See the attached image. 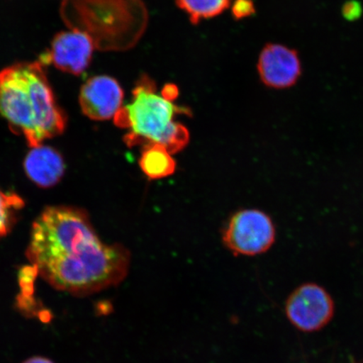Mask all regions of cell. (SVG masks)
I'll list each match as a JSON object with an SVG mask.
<instances>
[{
  "instance_id": "1",
  "label": "cell",
  "mask_w": 363,
  "mask_h": 363,
  "mask_svg": "<svg viewBox=\"0 0 363 363\" xmlns=\"http://www.w3.org/2000/svg\"><path fill=\"white\" fill-rule=\"evenodd\" d=\"M26 255L36 275L79 296L120 284L131 259L122 245L99 239L87 213L69 206L45 208L34 222Z\"/></svg>"
},
{
  "instance_id": "2",
  "label": "cell",
  "mask_w": 363,
  "mask_h": 363,
  "mask_svg": "<svg viewBox=\"0 0 363 363\" xmlns=\"http://www.w3.org/2000/svg\"><path fill=\"white\" fill-rule=\"evenodd\" d=\"M0 115L30 147L62 133L67 117L43 62H17L0 71Z\"/></svg>"
},
{
  "instance_id": "3",
  "label": "cell",
  "mask_w": 363,
  "mask_h": 363,
  "mask_svg": "<svg viewBox=\"0 0 363 363\" xmlns=\"http://www.w3.org/2000/svg\"><path fill=\"white\" fill-rule=\"evenodd\" d=\"M181 107L157 93L155 82L143 75L133 91V102L122 107L113 120L117 126L129 129L127 146L160 144L171 154L181 151L189 140V130L175 117L189 115Z\"/></svg>"
},
{
  "instance_id": "4",
  "label": "cell",
  "mask_w": 363,
  "mask_h": 363,
  "mask_svg": "<svg viewBox=\"0 0 363 363\" xmlns=\"http://www.w3.org/2000/svg\"><path fill=\"white\" fill-rule=\"evenodd\" d=\"M335 301L328 290L315 283L299 285L285 303V314L290 323L303 333L324 329L335 315Z\"/></svg>"
},
{
  "instance_id": "5",
  "label": "cell",
  "mask_w": 363,
  "mask_h": 363,
  "mask_svg": "<svg viewBox=\"0 0 363 363\" xmlns=\"http://www.w3.org/2000/svg\"><path fill=\"white\" fill-rule=\"evenodd\" d=\"M274 242L275 227L271 218L257 210L238 212L223 234L226 247L237 255H259L269 251Z\"/></svg>"
},
{
  "instance_id": "6",
  "label": "cell",
  "mask_w": 363,
  "mask_h": 363,
  "mask_svg": "<svg viewBox=\"0 0 363 363\" xmlns=\"http://www.w3.org/2000/svg\"><path fill=\"white\" fill-rule=\"evenodd\" d=\"M95 48L88 34L70 29L55 35L44 61L67 74L79 76L89 67Z\"/></svg>"
},
{
  "instance_id": "7",
  "label": "cell",
  "mask_w": 363,
  "mask_h": 363,
  "mask_svg": "<svg viewBox=\"0 0 363 363\" xmlns=\"http://www.w3.org/2000/svg\"><path fill=\"white\" fill-rule=\"evenodd\" d=\"M257 71L267 87L288 89L301 78V58L296 50L282 44L269 43L263 48L258 58Z\"/></svg>"
},
{
  "instance_id": "8",
  "label": "cell",
  "mask_w": 363,
  "mask_h": 363,
  "mask_svg": "<svg viewBox=\"0 0 363 363\" xmlns=\"http://www.w3.org/2000/svg\"><path fill=\"white\" fill-rule=\"evenodd\" d=\"M124 90L112 77H92L82 86L79 94L81 110L89 119L111 120L122 108Z\"/></svg>"
},
{
  "instance_id": "9",
  "label": "cell",
  "mask_w": 363,
  "mask_h": 363,
  "mask_svg": "<svg viewBox=\"0 0 363 363\" xmlns=\"http://www.w3.org/2000/svg\"><path fill=\"white\" fill-rule=\"evenodd\" d=\"M26 175L40 188L53 187L62 178L65 163L57 150L40 145L33 147L24 162Z\"/></svg>"
},
{
  "instance_id": "10",
  "label": "cell",
  "mask_w": 363,
  "mask_h": 363,
  "mask_svg": "<svg viewBox=\"0 0 363 363\" xmlns=\"http://www.w3.org/2000/svg\"><path fill=\"white\" fill-rule=\"evenodd\" d=\"M140 169L149 179H161L174 174L176 162L172 154L160 144L145 146L139 160Z\"/></svg>"
},
{
  "instance_id": "11",
  "label": "cell",
  "mask_w": 363,
  "mask_h": 363,
  "mask_svg": "<svg viewBox=\"0 0 363 363\" xmlns=\"http://www.w3.org/2000/svg\"><path fill=\"white\" fill-rule=\"evenodd\" d=\"M176 4L197 25L202 19L220 15L230 6L231 0H176Z\"/></svg>"
},
{
  "instance_id": "12",
  "label": "cell",
  "mask_w": 363,
  "mask_h": 363,
  "mask_svg": "<svg viewBox=\"0 0 363 363\" xmlns=\"http://www.w3.org/2000/svg\"><path fill=\"white\" fill-rule=\"evenodd\" d=\"M24 204L19 195L6 193L0 189V239L10 233L17 213L24 207Z\"/></svg>"
},
{
  "instance_id": "13",
  "label": "cell",
  "mask_w": 363,
  "mask_h": 363,
  "mask_svg": "<svg viewBox=\"0 0 363 363\" xmlns=\"http://www.w3.org/2000/svg\"><path fill=\"white\" fill-rule=\"evenodd\" d=\"M231 11L235 20H242L256 13L255 4L252 0H235Z\"/></svg>"
},
{
  "instance_id": "14",
  "label": "cell",
  "mask_w": 363,
  "mask_h": 363,
  "mask_svg": "<svg viewBox=\"0 0 363 363\" xmlns=\"http://www.w3.org/2000/svg\"><path fill=\"white\" fill-rule=\"evenodd\" d=\"M362 13V4L357 0H349L344 4L342 16L345 19L350 21L359 19Z\"/></svg>"
},
{
  "instance_id": "15",
  "label": "cell",
  "mask_w": 363,
  "mask_h": 363,
  "mask_svg": "<svg viewBox=\"0 0 363 363\" xmlns=\"http://www.w3.org/2000/svg\"><path fill=\"white\" fill-rule=\"evenodd\" d=\"M163 97L169 99L170 101H174V99L178 97L179 89L174 84H167L164 88L162 89V94Z\"/></svg>"
},
{
  "instance_id": "16",
  "label": "cell",
  "mask_w": 363,
  "mask_h": 363,
  "mask_svg": "<svg viewBox=\"0 0 363 363\" xmlns=\"http://www.w3.org/2000/svg\"><path fill=\"white\" fill-rule=\"evenodd\" d=\"M24 363H53L51 360L48 358L42 357H31L30 359L26 361Z\"/></svg>"
}]
</instances>
